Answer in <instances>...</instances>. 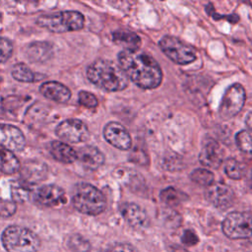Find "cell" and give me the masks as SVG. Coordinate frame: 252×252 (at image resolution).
<instances>
[{
  "label": "cell",
  "mask_w": 252,
  "mask_h": 252,
  "mask_svg": "<svg viewBox=\"0 0 252 252\" xmlns=\"http://www.w3.org/2000/svg\"><path fill=\"white\" fill-rule=\"evenodd\" d=\"M39 92L44 97L59 103L67 102L71 97V91L65 85L55 81H48L41 84Z\"/></svg>",
  "instance_id": "15"
},
{
  "label": "cell",
  "mask_w": 252,
  "mask_h": 252,
  "mask_svg": "<svg viewBox=\"0 0 252 252\" xmlns=\"http://www.w3.org/2000/svg\"><path fill=\"white\" fill-rule=\"evenodd\" d=\"M246 94L240 84L229 86L220 100L219 113L222 119H230L237 115L245 103Z\"/></svg>",
  "instance_id": "8"
},
{
  "label": "cell",
  "mask_w": 252,
  "mask_h": 252,
  "mask_svg": "<svg viewBox=\"0 0 252 252\" xmlns=\"http://www.w3.org/2000/svg\"><path fill=\"white\" fill-rule=\"evenodd\" d=\"M21 167L18 158L13 152L0 148V171L5 174L16 173Z\"/></svg>",
  "instance_id": "20"
},
{
  "label": "cell",
  "mask_w": 252,
  "mask_h": 252,
  "mask_svg": "<svg viewBox=\"0 0 252 252\" xmlns=\"http://www.w3.org/2000/svg\"><path fill=\"white\" fill-rule=\"evenodd\" d=\"M112 39L115 43L121 45L125 50H138L141 46L140 36L129 30H117L112 33Z\"/></svg>",
  "instance_id": "19"
},
{
  "label": "cell",
  "mask_w": 252,
  "mask_h": 252,
  "mask_svg": "<svg viewBox=\"0 0 252 252\" xmlns=\"http://www.w3.org/2000/svg\"><path fill=\"white\" fill-rule=\"evenodd\" d=\"M185 194L173 187H167L160 192V200L168 206H176L180 204L185 200Z\"/></svg>",
  "instance_id": "23"
},
{
  "label": "cell",
  "mask_w": 252,
  "mask_h": 252,
  "mask_svg": "<svg viewBox=\"0 0 252 252\" xmlns=\"http://www.w3.org/2000/svg\"><path fill=\"white\" fill-rule=\"evenodd\" d=\"M88 79L106 92H120L128 86L129 79L119 65L106 59H97L87 69Z\"/></svg>",
  "instance_id": "2"
},
{
  "label": "cell",
  "mask_w": 252,
  "mask_h": 252,
  "mask_svg": "<svg viewBox=\"0 0 252 252\" xmlns=\"http://www.w3.org/2000/svg\"><path fill=\"white\" fill-rule=\"evenodd\" d=\"M36 23L52 32H67L82 30L85 18L78 11H61L40 16Z\"/></svg>",
  "instance_id": "5"
},
{
  "label": "cell",
  "mask_w": 252,
  "mask_h": 252,
  "mask_svg": "<svg viewBox=\"0 0 252 252\" xmlns=\"http://www.w3.org/2000/svg\"><path fill=\"white\" fill-rule=\"evenodd\" d=\"M31 187L30 185H27L26 183H14L12 186V192H13V197L15 200L18 201H25L30 197L31 193Z\"/></svg>",
  "instance_id": "27"
},
{
  "label": "cell",
  "mask_w": 252,
  "mask_h": 252,
  "mask_svg": "<svg viewBox=\"0 0 252 252\" xmlns=\"http://www.w3.org/2000/svg\"><path fill=\"white\" fill-rule=\"evenodd\" d=\"M224 172L231 179H240L246 175V167L239 160L229 158L224 161Z\"/></svg>",
  "instance_id": "22"
},
{
  "label": "cell",
  "mask_w": 252,
  "mask_h": 252,
  "mask_svg": "<svg viewBox=\"0 0 252 252\" xmlns=\"http://www.w3.org/2000/svg\"><path fill=\"white\" fill-rule=\"evenodd\" d=\"M223 234L230 239H244L252 243V214L248 212L229 213L221 223Z\"/></svg>",
  "instance_id": "6"
},
{
  "label": "cell",
  "mask_w": 252,
  "mask_h": 252,
  "mask_svg": "<svg viewBox=\"0 0 252 252\" xmlns=\"http://www.w3.org/2000/svg\"><path fill=\"white\" fill-rule=\"evenodd\" d=\"M107 252H139V250L131 243L115 242L108 247Z\"/></svg>",
  "instance_id": "30"
},
{
  "label": "cell",
  "mask_w": 252,
  "mask_h": 252,
  "mask_svg": "<svg viewBox=\"0 0 252 252\" xmlns=\"http://www.w3.org/2000/svg\"><path fill=\"white\" fill-rule=\"evenodd\" d=\"M159 47L176 64H189L196 59L195 51L179 38L172 35H164L159 40Z\"/></svg>",
  "instance_id": "7"
},
{
  "label": "cell",
  "mask_w": 252,
  "mask_h": 252,
  "mask_svg": "<svg viewBox=\"0 0 252 252\" xmlns=\"http://www.w3.org/2000/svg\"><path fill=\"white\" fill-rule=\"evenodd\" d=\"M55 133L59 139L67 143L85 142L90 137V131L87 125L76 118H70L62 121L55 129Z\"/></svg>",
  "instance_id": "9"
},
{
  "label": "cell",
  "mask_w": 252,
  "mask_h": 252,
  "mask_svg": "<svg viewBox=\"0 0 252 252\" xmlns=\"http://www.w3.org/2000/svg\"><path fill=\"white\" fill-rule=\"evenodd\" d=\"M16 212V204L8 201H0V216L10 217Z\"/></svg>",
  "instance_id": "31"
},
{
  "label": "cell",
  "mask_w": 252,
  "mask_h": 252,
  "mask_svg": "<svg viewBox=\"0 0 252 252\" xmlns=\"http://www.w3.org/2000/svg\"><path fill=\"white\" fill-rule=\"evenodd\" d=\"M206 199L219 209H226L231 206L234 200L232 189L221 182L213 183L207 187L205 192Z\"/></svg>",
  "instance_id": "12"
},
{
  "label": "cell",
  "mask_w": 252,
  "mask_h": 252,
  "mask_svg": "<svg viewBox=\"0 0 252 252\" xmlns=\"http://www.w3.org/2000/svg\"><path fill=\"white\" fill-rule=\"evenodd\" d=\"M181 240L183 242V244L187 245V246H192V245H195L198 243L199 241V238L198 236L196 235V233L192 230H185L182 234V237H181Z\"/></svg>",
  "instance_id": "32"
},
{
  "label": "cell",
  "mask_w": 252,
  "mask_h": 252,
  "mask_svg": "<svg viewBox=\"0 0 252 252\" xmlns=\"http://www.w3.org/2000/svg\"><path fill=\"white\" fill-rule=\"evenodd\" d=\"M64 190L54 184H45L37 188L32 195L33 201L43 207H52L61 203L64 199Z\"/></svg>",
  "instance_id": "13"
},
{
  "label": "cell",
  "mask_w": 252,
  "mask_h": 252,
  "mask_svg": "<svg viewBox=\"0 0 252 252\" xmlns=\"http://www.w3.org/2000/svg\"><path fill=\"white\" fill-rule=\"evenodd\" d=\"M26 146V137L20 128L11 124H0V148L20 152Z\"/></svg>",
  "instance_id": "11"
},
{
  "label": "cell",
  "mask_w": 252,
  "mask_h": 252,
  "mask_svg": "<svg viewBox=\"0 0 252 252\" xmlns=\"http://www.w3.org/2000/svg\"><path fill=\"white\" fill-rule=\"evenodd\" d=\"M246 124L248 126V129H252V112L247 114V116H246Z\"/></svg>",
  "instance_id": "33"
},
{
  "label": "cell",
  "mask_w": 252,
  "mask_h": 252,
  "mask_svg": "<svg viewBox=\"0 0 252 252\" xmlns=\"http://www.w3.org/2000/svg\"><path fill=\"white\" fill-rule=\"evenodd\" d=\"M77 159L87 168L94 170L103 164L104 156L96 147L88 145L77 152Z\"/></svg>",
  "instance_id": "17"
},
{
  "label": "cell",
  "mask_w": 252,
  "mask_h": 252,
  "mask_svg": "<svg viewBox=\"0 0 252 252\" xmlns=\"http://www.w3.org/2000/svg\"><path fill=\"white\" fill-rule=\"evenodd\" d=\"M13 52V44L11 40L0 36V63L8 61Z\"/></svg>",
  "instance_id": "28"
},
{
  "label": "cell",
  "mask_w": 252,
  "mask_h": 252,
  "mask_svg": "<svg viewBox=\"0 0 252 252\" xmlns=\"http://www.w3.org/2000/svg\"><path fill=\"white\" fill-rule=\"evenodd\" d=\"M222 152L216 142H207L199 155V161L206 167L218 168L222 163Z\"/></svg>",
  "instance_id": "16"
},
{
  "label": "cell",
  "mask_w": 252,
  "mask_h": 252,
  "mask_svg": "<svg viewBox=\"0 0 252 252\" xmlns=\"http://www.w3.org/2000/svg\"><path fill=\"white\" fill-rule=\"evenodd\" d=\"M49 152L54 159L62 163H72L77 160V152L64 142L53 141L50 144Z\"/></svg>",
  "instance_id": "18"
},
{
  "label": "cell",
  "mask_w": 252,
  "mask_h": 252,
  "mask_svg": "<svg viewBox=\"0 0 252 252\" xmlns=\"http://www.w3.org/2000/svg\"><path fill=\"white\" fill-rule=\"evenodd\" d=\"M235 142L240 151L252 156V129H244L235 136Z\"/></svg>",
  "instance_id": "24"
},
{
  "label": "cell",
  "mask_w": 252,
  "mask_h": 252,
  "mask_svg": "<svg viewBox=\"0 0 252 252\" xmlns=\"http://www.w3.org/2000/svg\"><path fill=\"white\" fill-rule=\"evenodd\" d=\"M1 242L7 252H37L39 237L30 228L10 225L1 234Z\"/></svg>",
  "instance_id": "4"
},
{
  "label": "cell",
  "mask_w": 252,
  "mask_h": 252,
  "mask_svg": "<svg viewBox=\"0 0 252 252\" xmlns=\"http://www.w3.org/2000/svg\"><path fill=\"white\" fill-rule=\"evenodd\" d=\"M118 62L128 79L142 89L158 88L162 81V72L150 54L141 50H122Z\"/></svg>",
  "instance_id": "1"
},
{
  "label": "cell",
  "mask_w": 252,
  "mask_h": 252,
  "mask_svg": "<svg viewBox=\"0 0 252 252\" xmlns=\"http://www.w3.org/2000/svg\"><path fill=\"white\" fill-rule=\"evenodd\" d=\"M78 98H79V102L88 108H94L98 104V100L96 96L94 94L87 91H81L79 93Z\"/></svg>",
  "instance_id": "29"
},
{
  "label": "cell",
  "mask_w": 252,
  "mask_h": 252,
  "mask_svg": "<svg viewBox=\"0 0 252 252\" xmlns=\"http://www.w3.org/2000/svg\"><path fill=\"white\" fill-rule=\"evenodd\" d=\"M12 76L15 80L24 83H32L40 80V76L35 74L28 65L24 63H18L13 66Z\"/></svg>",
  "instance_id": "21"
},
{
  "label": "cell",
  "mask_w": 252,
  "mask_h": 252,
  "mask_svg": "<svg viewBox=\"0 0 252 252\" xmlns=\"http://www.w3.org/2000/svg\"><path fill=\"white\" fill-rule=\"evenodd\" d=\"M72 203L74 208L85 215L96 216L106 208V200L100 190L90 183H77L73 188Z\"/></svg>",
  "instance_id": "3"
},
{
  "label": "cell",
  "mask_w": 252,
  "mask_h": 252,
  "mask_svg": "<svg viewBox=\"0 0 252 252\" xmlns=\"http://www.w3.org/2000/svg\"><path fill=\"white\" fill-rule=\"evenodd\" d=\"M190 178L195 183L202 186H210L214 183V173L206 168H197L190 174Z\"/></svg>",
  "instance_id": "25"
},
{
  "label": "cell",
  "mask_w": 252,
  "mask_h": 252,
  "mask_svg": "<svg viewBox=\"0 0 252 252\" xmlns=\"http://www.w3.org/2000/svg\"><path fill=\"white\" fill-rule=\"evenodd\" d=\"M170 252H189V251H188L187 249L183 248V247H179V246H177V247H173V248H171Z\"/></svg>",
  "instance_id": "34"
},
{
  "label": "cell",
  "mask_w": 252,
  "mask_h": 252,
  "mask_svg": "<svg viewBox=\"0 0 252 252\" xmlns=\"http://www.w3.org/2000/svg\"><path fill=\"white\" fill-rule=\"evenodd\" d=\"M68 247L72 252H90L91 243L80 234H73L68 239Z\"/></svg>",
  "instance_id": "26"
},
{
  "label": "cell",
  "mask_w": 252,
  "mask_h": 252,
  "mask_svg": "<svg viewBox=\"0 0 252 252\" xmlns=\"http://www.w3.org/2000/svg\"><path fill=\"white\" fill-rule=\"evenodd\" d=\"M120 212L125 220L135 229H144L150 224V219L146 211L135 203L122 204Z\"/></svg>",
  "instance_id": "14"
},
{
  "label": "cell",
  "mask_w": 252,
  "mask_h": 252,
  "mask_svg": "<svg viewBox=\"0 0 252 252\" xmlns=\"http://www.w3.org/2000/svg\"><path fill=\"white\" fill-rule=\"evenodd\" d=\"M103 137L106 142L119 150L126 151L131 148V136L127 129L118 122H108L103 128Z\"/></svg>",
  "instance_id": "10"
}]
</instances>
